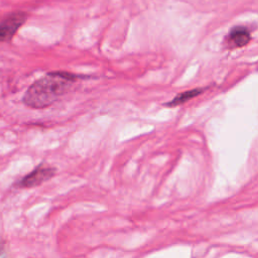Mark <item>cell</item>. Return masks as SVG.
<instances>
[{
    "label": "cell",
    "instance_id": "cell-1",
    "mask_svg": "<svg viewBox=\"0 0 258 258\" xmlns=\"http://www.w3.org/2000/svg\"><path fill=\"white\" fill-rule=\"evenodd\" d=\"M79 79L80 76L69 72H49L28 88L23 103L32 109L49 107L67 94Z\"/></svg>",
    "mask_w": 258,
    "mask_h": 258
},
{
    "label": "cell",
    "instance_id": "cell-2",
    "mask_svg": "<svg viewBox=\"0 0 258 258\" xmlns=\"http://www.w3.org/2000/svg\"><path fill=\"white\" fill-rule=\"evenodd\" d=\"M55 174V168L48 165H38L30 173L26 174L18 183L19 187L29 188L40 185Z\"/></svg>",
    "mask_w": 258,
    "mask_h": 258
},
{
    "label": "cell",
    "instance_id": "cell-3",
    "mask_svg": "<svg viewBox=\"0 0 258 258\" xmlns=\"http://www.w3.org/2000/svg\"><path fill=\"white\" fill-rule=\"evenodd\" d=\"M27 18L24 12H15L0 22V42L10 40Z\"/></svg>",
    "mask_w": 258,
    "mask_h": 258
},
{
    "label": "cell",
    "instance_id": "cell-4",
    "mask_svg": "<svg viewBox=\"0 0 258 258\" xmlns=\"http://www.w3.org/2000/svg\"><path fill=\"white\" fill-rule=\"evenodd\" d=\"M251 39L250 31L243 26H236L230 31L227 43L230 48H239L247 45Z\"/></svg>",
    "mask_w": 258,
    "mask_h": 258
},
{
    "label": "cell",
    "instance_id": "cell-5",
    "mask_svg": "<svg viewBox=\"0 0 258 258\" xmlns=\"http://www.w3.org/2000/svg\"><path fill=\"white\" fill-rule=\"evenodd\" d=\"M206 89L205 88H196V89H192V90H188V91H185V92H182V93H179L177 94L170 102L164 104L165 106L167 107H175V106H179L185 102H187L188 100L199 96L200 94H202Z\"/></svg>",
    "mask_w": 258,
    "mask_h": 258
}]
</instances>
